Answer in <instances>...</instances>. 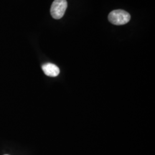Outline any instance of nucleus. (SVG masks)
Segmentation results:
<instances>
[{"label":"nucleus","mask_w":155,"mask_h":155,"mask_svg":"<svg viewBox=\"0 0 155 155\" xmlns=\"http://www.w3.org/2000/svg\"><path fill=\"white\" fill-rule=\"evenodd\" d=\"M108 20L111 24L115 25H122L127 24L130 21L131 15L124 10L116 9L110 12L108 17Z\"/></svg>","instance_id":"1"},{"label":"nucleus","mask_w":155,"mask_h":155,"mask_svg":"<svg viewBox=\"0 0 155 155\" xmlns=\"http://www.w3.org/2000/svg\"><path fill=\"white\" fill-rule=\"evenodd\" d=\"M67 7L66 0H54L50 8V14L54 19H61L65 14Z\"/></svg>","instance_id":"2"},{"label":"nucleus","mask_w":155,"mask_h":155,"mask_svg":"<svg viewBox=\"0 0 155 155\" xmlns=\"http://www.w3.org/2000/svg\"><path fill=\"white\" fill-rule=\"evenodd\" d=\"M45 74L50 77H56L59 75L60 69L57 65L53 63H45L42 66Z\"/></svg>","instance_id":"3"},{"label":"nucleus","mask_w":155,"mask_h":155,"mask_svg":"<svg viewBox=\"0 0 155 155\" xmlns=\"http://www.w3.org/2000/svg\"><path fill=\"white\" fill-rule=\"evenodd\" d=\"M5 155H8V154H5Z\"/></svg>","instance_id":"4"}]
</instances>
